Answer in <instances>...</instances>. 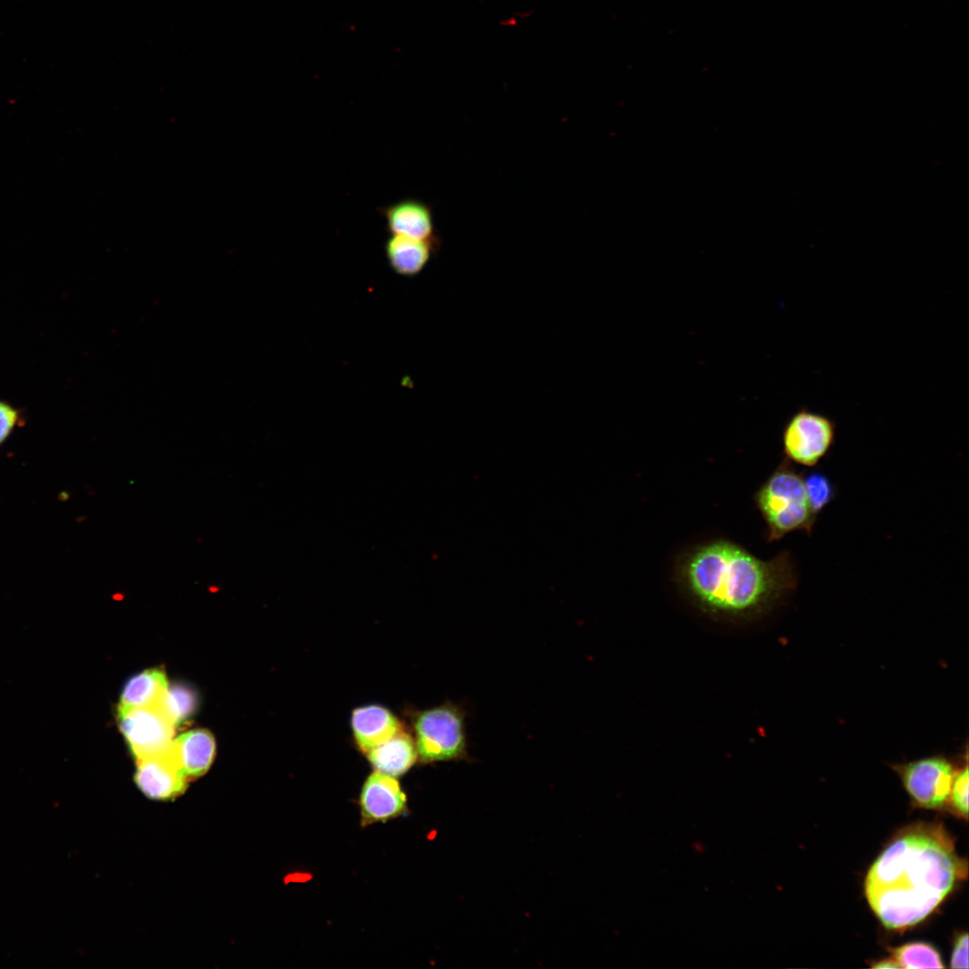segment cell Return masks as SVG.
<instances>
[{
    "instance_id": "8fae6325",
    "label": "cell",
    "mask_w": 969,
    "mask_h": 969,
    "mask_svg": "<svg viewBox=\"0 0 969 969\" xmlns=\"http://www.w3.org/2000/svg\"><path fill=\"white\" fill-rule=\"evenodd\" d=\"M390 234L438 243L431 208L416 199H404L382 207Z\"/></svg>"
},
{
    "instance_id": "ffe728a7",
    "label": "cell",
    "mask_w": 969,
    "mask_h": 969,
    "mask_svg": "<svg viewBox=\"0 0 969 969\" xmlns=\"http://www.w3.org/2000/svg\"><path fill=\"white\" fill-rule=\"evenodd\" d=\"M19 418L20 415L17 409L10 404L0 400V444L12 433L19 422Z\"/></svg>"
},
{
    "instance_id": "6da1fadb",
    "label": "cell",
    "mask_w": 969,
    "mask_h": 969,
    "mask_svg": "<svg viewBox=\"0 0 969 969\" xmlns=\"http://www.w3.org/2000/svg\"><path fill=\"white\" fill-rule=\"evenodd\" d=\"M966 869L941 825L918 824L898 833L876 859L865 895L886 928L904 930L930 915Z\"/></svg>"
},
{
    "instance_id": "8992f818",
    "label": "cell",
    "mask_w": 969,
    "mask_h": 969,
    "mask_svg": "<svg viewBox=\"0 0 969 969\" xmlns=\"http://www.w3.org/2000/svg\"><path fill=\"white\" fill-rule=\"evenodd\" d=\"M904 787L921 807L938 808L949 798L956 769L943 755H931L892 766Z\"/></svg>"
},
{
    "instance_id": "7402d4cb",
    "label": "cell",
    "mask_w": 969,
    "mask_h": 969,
    "mask_svg": "<svg viewBox=\"0 0 969 969\" xmlns=\"http://www.w3.org/2000/svg\"><path fill=\"white\" fill-rule=\"evenodd\" d=\"M876 968H899L897 963L894 959H885L878 962L874 965Z\"/></svg>"
},
{
    "instance_id": "e0dca14e",
    "label": "cell",
    "mask_w": 969,
    "mask_h": 969,
    "mask_svg": "<svg viewBox=\"0 0 969 969\" xmlns=\"http://www.w3.org/2000/svg\"><path fill=\"white\" fill-rule=\"evenodd\" d=\"M893 959L901 968H944L939 954L930 945L913 942L891 949Z\"/></svg>"
},
{
    "instance_id": "3957f363",
    "label": "cell",
    "mask_w": 969,
    "mask_h": 969,
    "mask_svg": "<svg viewBox=\"0 0 969 969\" xmlns=\"http://www.w3.org/2000/svg\"><path fill=\"white\" fill-rule=\"evenodd\" d=\"M804 472H798L784 458L754 495L766 528L769 542L778 541L794 531L811 535L817 516L809 504Z\"/></svg>"
},
{
    "instance_id": "5bb4252c",
    "label": "cell",
    "mask_w": 969,
    "mask_h": 969,
    "mask_svg": "<svg viewBox=\"0 0 969 969\" xmlns=\"http://www.w3.org/2000/svg\"><path fill=\"white\" fill-rule=\"evenodd\" d=\"M438 243L394 235L385 243V253L392 270L403 276H414L423 271L436 250Z\"/></svg>"
},
{
    "instance_id": "9a60e30c",
    "label": "cell",
    "mask_w": 969,
    "mask_h": 969,
    "mask_svg": "<svg viewBox=\"0 0 969 969\" xmlns=\"http://www.w3.org/2000/svg\"><path fill=\"white\" fill-rule=\"evenodd\" d=\"M168 687L166 675L162 669L144 670L127 682L118 710L159 706Z\"/></svg>"
},
{
    "instance_id": "9c48e42d",
    "label": "cell",
    "mask_w": 969,
    "mask_h": 969,
    "mask_svg": "<svg viewBox=\"0 0 969 969\" xmlns=\"http://www.w3.org/2000/svg\"><path fill=\"white\" fill-rule=\"evenodd\" d=\"M135 781L138 789L155 800H170L187 789L188 779L170 748L161 755L136 761Z\"/></svg>"
},
{
    "instance_id": "7a4b0ae2",
    "label": "cell",
    "mask_w": 969,
    "mask_h": 969,
    "mask_svg": "<svg viewBox=\"0 0 969 969\" xmlns=\"http://www.w3.org/2000/svg\"><path fill=\"white\" fill-rule=\"evenodd\" d=\"M798 576L789 551L765 561L726 539L689 549L676 566V581L694 607L730 622L766 614L796 589Z\"/></svg>"
},
{
    "instance_id": "ba28073f",
    "label": "cell",
    "mask_w": 969,
    "mask_h": 969,
    "mask_svg": "<svg viewBox=\"0 0 969 969\" xmlns=\"http://www.w3.org/2000/svg\"><path fill=\"white\" fill-rule=\"evenodd\" d=\"M359 808L362 826L384 823L407 811L406 795L396 777L375 770L362 787Z\"/></svg>"
},
{
    "instance_id": "ac0fdd59",
    "label": "cell",
    "mask_w": 969,
    "mask_h": 969,
    "mask_svg": "<svg viewBox=\"0 0 969 969\" xmlns=\"http://www.w3.org/2000/svg\"><path fill=\"white\" fill-rule=\"evenodd\" d=\"M807 496L814 513L818 516L837 494L836 487L825 474L819 470L803 473Z\"/></svg>"
},
{
    "instance_id": "4fadbf2b",
    "label": "cell",
    "mask_w": 969,
    "mask_h": 969,
    "mask_svg": "<svg viewBox=\"0 0 969 969\" xmlns=\"http://www.w3.org/2000/svg\"><path fill=\"white\" fill-rule=\"evenodd\" d=\"M364 755L376 771L396 778L407 773L418 759L414 738L406 729Z\"/></svg>"
},
{
    "instance_id": "5b68a950",
    "label": "cell",
    "mask_w": 969,
    "mask_h": 969,
    "mask_svg": "<svg viewBox=\"0 0 969 969\" xmlns=\"http://www.w3.org/2000/svg\"><path fill=\"white\" fill-rule=\"evenodd\" d=\"M836 424L832 418L803 407L792 415L782 432L785 458L795 464L814 467L831 451L835 441Z\"/></svg>"
},
{
    "instance_id": "44dd1931",
    "label": "cell",
    "mask_w": 969,
    "mask_h": 969,
    "mask_svg": "<svg viewBox=\"0 0 969 969\" xmlns=\"http://www.w3.org/2000/svg\"><path fill=\"white\" fill-rule=\"evenodd\" d=\"M950 966L952 968H968V935L961 934L956 940Z\"/></svg>"
},
{
    "instance_id": "277c9868",
    "label": "cell",
    "mask_w": 969,
    "mask_h": 969,
    "mask_svg": "<svg viewBox=\"0 0 969 969\" xmlns=\"http://www.w3.org/2000/svg\"><path fill=\"white\" fill-rule=\"evenodd\" d=\"M418 760L422 764L468 758L466 713L454 703L408 711Z\"/></svg>"
},
{
    "instance_id": "d6986e66",
    "label": "cell",
    "mask_w": 969,
    "mask_h": 969,
    "mask_svg": "<svg viewBox=\"0 0 969 969\" xmlns=\"http://www.w3.org/2000/svg\"><path fill=\"white\" fill-rule=\"evenodd\" d=\"M968 765L956 770L950 789L949 798L955 810L965 818L968 816Z\"/></svg>"
},
{
    "instance_id": "52a82bcc",
    "label": "cell",
    "mask_w": 969,
    "mask_h": 969,
    "mask_svg": "<svg viewBox=\"0 0 969 969\" xmlns=\"http://www.w3.org/2000/svg\"><path fill=\"white\" fill-rule=\"evenodd\" d=\"M121 732L136 761L167 752L175 726L160 706L118 710Z\"/></svg>"
},
{
    "instance_id": "2e32d148",
    "label": "cell",
    "mask_w": 969,
    "mask_h": 969,
    "mask_svg": "<svg viewBox=\"0 0 969 969\" xmlns=\"http://www.w3.org/2000/svg\"><path fill=\"white\" fill-rule=\"evenodd\" d=\"M159 706L178 727L193 715L197 706V695L187 685L173 684L168 687Z\"/></svg>"
},
{
    "instance_id": "7c38bea8",
    "label": "cell",
    "mask_w": 969,
    "mask_h": 969,
    "mask_svg": "<svg viewBox=\"0 0 969 969\" xmlns=\"http://www.w3.org/2000/svg\"><path fill=\"white\" fill-rule=\"evenodd\" d=\"M171 749L186 778L192 780L210 768L215 754L214 738L206 729H192L173 740Z\"/></svg>"
},
{
    "instance_id": "30bf717a",
    "label": "cell",
    "mask_w": 969,
    "mask_h": 969,
    "mask_svg": "<svg viewBox=\"0 0 969 969\" xmlns=\"http://www.w3.org/2000/svg\"><path fill=\"white\" fill-rule=\"evenodd\" d=\"M351 728L354 741L362 754L388 741L405 729L402 721L388 708L379 704L353 710Z\"/></svg>"
}]
</instances>
